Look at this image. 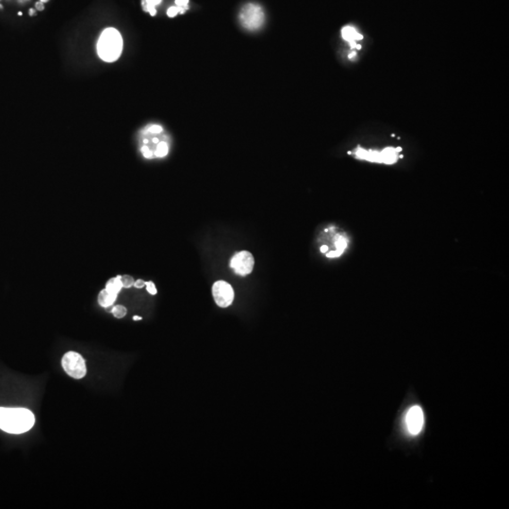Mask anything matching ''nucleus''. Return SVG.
Wrapping results in <instances>:
<instances>
[{
  "label": "nucleus",
  "instance_id": "nucleus-1",
  "mask_svg": "<svg viewBox=\"0 0 509 509\" xmlns=\"http://www.w3.org/2000/svg\"><path fill=\"white\" fill-rule=\"evenodd\" d=\"M34 414L28 409L0 408V429L10 434H22L32 428Z\"/></svg>",
  "mask_w": 509,
  "mask_h": 509
},
{
  "label": "nucleus",
  "instance_id": "nucleus-2",
  "mask_svg": "<svg viewBox=\"0 0 509 509\" xmlns=\"http://www.w3.org/2000/svg\"><path fill=\"white\" fill-rule=\"evenodd\" d=\"M401 152H402V147L400 146L397 147L388 146L383 148L382 150H375V149H366L364 147L358 146L353 151L348 152V154L358 161L392 165L397 163L398 161L403 157Z\"/></svg>",
  "mask_w": 509,
  "mask_h": 509
},
{
  "label": "nucleus",
  "instance_id": "nucleus-3",
  "mask_svg": "<svg viewBox=\"0 0 509 509\" xmlns=\"http://www.w3.org/2000/svg\"><path fill=\"white\" fill-rule=\"evenodd\" d=\"M123 50V39L117 29L106 28L97 42V54L102 61L113 62L117 61Z\"/></svg>",
  "mask_w": 509,
  "mask_h": 509
},
{
  "label": "nucleus",
  "instance_id": "nucleus-4",
  "mask_svg": "<svg viewBox=\"0 0 509 509\" xmlns=\"http://www.w3.org/2000/svg\"><path fill=\"white\" fill-rule=\"evenodd\" d=\"M265 21V13L261 6L248 3L240 11V22L247 30L255 31L261 28Z\"/></svg>",
  "mask_w": 509,
  "mask_h": 509
},
{
  "label": "nucleus",
  "instance_id": "nucleus-5",
  "mask_svg": "<svg viewBox=\"0 0 509 509\" xmlns=\"http://www.w3.org/2000/svg\"><path fill=\"white\" fill-rule=\"evenodd\" d=\"M62 365L65 373L75 379H81L87 374L84 359L78 353H66L62 357Z\"/></svg>",
  "mask_w": 509,
  "mask_h": 509
},
{
  "label": "nucleus",
  "instance_id": "nucleus-6",
  "mask_svg": "<svg viewBox=\"0 0 509 509\" xmlns=\"http://www.w3.org/2000/svg\"><path fill=\"white\" fill-rule=\"evenodd\" d=\"M214 301L220 308H227L234 300L233 288L227 282L220 280L214 283L213 287Z\"/></svg>",
  "mask_w": 509,
  "mask_h": 509
},
{
  "label": "nucleus",
  "instance_id": "nucleus-7",
  "mask_svg": "<svg viewBox=\"0 0 509 509\" xmlns=\"http://www.w3.org/2000/svg\"><path fill=\"white\" fill-rule=\"evenodd\" d=\"M255 260L252 254L247 251L237 253L230 260V267L235 272V274L245 276L250 274L254 268Z\"/></svg>",
  "mask_w": 509,
  "mask_h": 509
},
{
  "label": "nucleus",
  "instance_id": "nucleus-8",
  "mask_svg": "<svg viewBox=\"0 0 509 509\" xmlns=\"http://www.w3.org/2000/svg\"><path fill=\"white\" fill-rule=\"evenodd\" d=\"M406 424L408 430L411 435L420 434L425 425V416L423 409L418 406L410 408L406 416Z\"/></svg>",
  "mask_w": 509,
  "mask_h": 509
},
{
  "label": "nucleus",
  "instance_id": "nucleus-9",
  "mask_svg": "<svg viewBox=\"0 0 509 509\" xmlns=\"http://www.w3.org/2000/svg\"><path fill=\"white\" fill-rule=\"evenodd\" d=\"M341 37L348 45H350L352 49L359 50L361 48V45L358 44V42L363 40V35L359 33L357 28H354L352 26L343 27L341 28Z\"/></svg>",
  "mask_w": 509,
  "mask_h": 509
},
{
  "label": "nucleus",
  "instance_id": "nucleus-10",
  "mask_svg": "<svg viewBox=\"0 0 509 509\" xmlns=\"http://www.w3.org/2000/svg\"><path fill=\"white\" fill-rule=\"evenodd\" d=\"M333 232L334 233H333L332 240H333V247L335 249L333 252L328 253L325 256L327 257H330V258H336V257H341V255L345 252V250L348 247L349 240L345 234L337 233L334 230H333Z\"/></svg>",
  "mask_w": 509,
  "mask_h": 509
},
{
  "label": "nucleus",
  "instance_id": "nucleus-11",
  "mask_svg": "<svg viewBox=\"0 0 509 509\" xmlns=\"http://www.w3.org/2000/svg\"><path fill=\"white\" fill-rule=\"evenodd\" d=\"M116 298H117V294H114L111 291H107L105 289V290H102L98 295V303L103 308H110L114 304Z\"/></svg>",
  "mask_w": 509,
  "mask_h": 509
},
{
  "label": "nucleus",
  "instance_id": "nucleus-12",
  "mask_svg": "<svg viewBox=\"0 0 509 509\" xmlns=\"http://www.w3.org/2000/svg\"><path fill=\"white\" fill-rule=\"evenodd\" d=\"M122 288H123V285H122V281H121V275H118L116 277H113L107 282L105 289L107 291H111L112 293L118 295V293L122 290Z\"/></svg>",
  "mask_w": 509,
  "mask_h": 509
},
{
  "label": "nucleus",
  "instance_id": "nucleus-13",
  "mask_svg": "<svg viewBox=\"0 0 509 509\" xmlns=\"http://www.w3.org/2000/svg\"><path fill=\"white\" fill-rule=\"evenodd\" d=\"M162 1L163 0H142V5L145 11L149 12L152 16H155L157 14L156 7L160 5Z\"/></svg>",
  "mask_w": 509,
  "mask_h": 509
},
{
  "label": "nucleus",
  "instance_id": "nucleus-14",
  "mask_svg": "<svg viewBox=\"0 0 509 509\" xmlns=\"http://www.w3.org/2000/svg\"><path fill=\"white\" fill-rule=\"evenodd\" d=\"M169 152L168 144L166 142H160L156 146V150L154 151V156L157 157H163L167 156Z\"/></svg>",
  "mask_w": 509,
  "mask_h": 509
},
{
  "label": "nucleus",
  "instance_id": "nucleus-15",
  "mask_svg": "<svg viewBox=\"0 0 509 509\" xmlns=\"http://www.w3.org/2000/svg\"><path fill=\"white\" fill-rule=\"evenodd\" d=\"M111 311L113 314V316L117 319H122L127 315V312H128L127 308H125L124 306H115L112 308V309H111Z\"/></svg>",
  "mask_w": 509,
  "mask_h": 509
},
{
  "label": "nucleus",
  "instance_id": "nucleus-16",
  "mask_svg": "<svg viewBox=\"0 0 509 509\" xmlns=\"http://www.w3.org/2000/svg\"><path fill=\"white\" fill-rule=\"evenodd\" d=\"M175 5L180 10V14H183L189 9V0H175Z\"/></svg>",
  "mask_w": 509,
  "mask_h": 509
},
{
  "label": "nucleus",
  "instance_id": "nucleus-17",
  "mask_svg": "<svg viewBox=\"0 0 509 509\" xmlns=\"http://www.w3.org/2000/svg\"><path fill=\"white\" fill-rule=\"evenodd\" d=\"M121 281H122V285H123V288H127L129 289L130 287L134 285V279L132 276L130 275H124V276H121Z\"/></svg>",
  "mask_w": 509,
  "mask_h": 509
},
{
  "label": "nucleus",
  "instance_id": "nucleus-18",
  "mask_svg": "<svg viewBox=\"0 0 509 509\" xmlns=\"http://www.w3.org/2000/svg\"><path fill=\"white\" fill-rule=\"evenodd\" d=\"M146 131L151 134H161L163 132V129L160 125H152L150 127L146 128Z\"/></svg>",
  "mask_w": 509,
  "mask_h": 509
},
{
  "label": "nucleus",
  "instance_id": "nucleus-19",
  "mask_svg": "<svg viewBox=\"0 0 509 509\" xmlns=\"http://www.w3.org/2000/svg\"><path fill=\"white\" fill-rule=\"evenodd\" d=\"M141 151L143 153L144 157H146V159H152V157H154V153H153L151 149L147 146H142Z\"/></svg>",
  "mask_w": 509,
  "mask_h": 509
},
{
  "label": "nucleus",
  "instance_id": "nucleus-20",
  "mask_svg": "<svg viewBox=\"0 0 509 509\" xmlns=\"http://www.w3.org/2000/svg\"><path fill=\"white\" fill-rule=\"evenodd\" d=\"M146 290L147 291L152 294V295H155L157 294V289L155 287V284L152 282V281H148V282H146Z\"/></svg>",
  "mask_w": 509,
  "mask_h": 509
},
{
  "label": "nucleus",
  "instance_id": "nucleus-21",
  "mask_svg": "<svg viewBox=\"0 0 509 509\" xmlns=\"http://www.w3.org/2000/svg\"><path fill=\"white\" fill-rule=\"evenodd\" d=\"M179 13H180V10H179L177 6H173V7L169 8L168 11H167V15L169 17H171V18L177 16Z\"/></svg>",
  "mask_w": 509,
  "mask_h": 509
},
{
  "label": "nucleus",
  "instance_id": "nucleus-22",
  "mask_svg": "<svg viewBox=\"0 0 509 509\" xmlns=\"http://www.w3.org/2000/svg\"><path fill=\"white\" fill-rule=\"evenodd\" d=\"M133 286H134L135 288H137V289H142L143 287L146 286V282L144 280L138 279L137 281H135L134 285Z\"/></svg>",
  "mask_w": 509,
  "mask_h": 509
},
{
  "label": "nucleus",
  "instance_id": "nucleus-23",
  "mask_svg": "<svg viewBox=\"0 0 509 509\" xmlns=\"http://www.w3.org/2000/svg\"><path fill=\"white\" fill-rule=\"evenodd\" d=\"M35 7H36V9H37L38 11H44V9H45V7H44V3H42V2H37V3H36V5H35Z\"/></svg>",
  "mask_w": 509,
  "mask_h": 509
},
{
  "label": "nucleus",
  "instance_id": "nucleus-24",
  "mask_svg": "<svg viewBox=\"0 0 509 509\" xmlns=\"http://www.w3.org/2000/svg\"><path fill=\"white\" fill-rule=\"evenodd\" d=\"M142 319H143V318L140 317V316H134V317H133V320H134V321H140V320Z\"/></svg>",
  "mask_w": 509,
  "mask_h": 509
},
{
  "label": "nucleus",
  "instance_id": "nucleus-25",
  "mask_svg": "<svg viewBox=\"0 0 509 509\" xmlns=\"http://www.w3.org/2000/svg\"><path fill=\"white\" fill-rule=\"evenodd\" d=\"M29 14H30V15H33V14H35V11H34L33 9H30V11H29Z\"/></svg>",
  "mask_w": 509,
  "mask_h": 509
},
{
  "label": "nucleus",
  "instance_id": "nucleus-26",
  "mask_svg": "<svg viewBox=\"0 0 509 509\" xmlns=\"http://www.w3.org/2000/svg\"><path fill=\"white\" fill-rule=\"evenodd\" d=\"M40 1H41L42 3H46V2H48L49 0H40Z\"/></svg>",
  "mask_w": 509,
  "mask_h": 509
}]
</instances>
